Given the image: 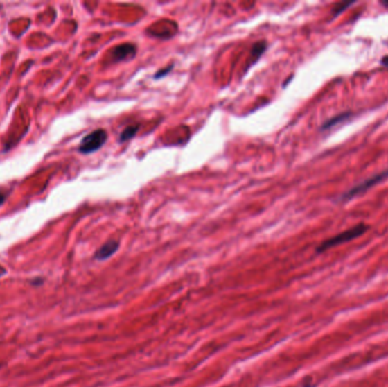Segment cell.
Listing matches in <instances>:
<instances>
[{
	"label": "cell",
	"mask_w": 388,
	"mask_h": 387,
	"mask_svg": "<svg viewBox=\"0 0 388 387\" xmlns=\"http://www.w3.org/2000/svg\"><path fill=\"white\" fill-rule=\"evenodd\" d=\"M368 230H369V226L367 224H363V223L355 225L353 227L349 228L346 231L342 232L340 234L330 237L328 240L324 241L323 243L317 248V252H325V251L332 249V248L338 247L341 244L348 243L350 241H353L358 239V237H362Z\"/></svg>",
	"instance_id": "cell-1"
},
{
	"label": "cell",
	"mask_w": 388,
	"mask_h": 387,
	"mask_svg": "<svg viewBox=\"0 0 388 387\" xmlns=\"http://www.w3.org/2000/svg\"><path fill=\"white\" fill-rule=\"evenodd\" d=\"M387 178L388 169H384L382 172L373 175V178H367V180L361 182V183L355 185V187H351L348 192H345L344 194H342V197L340 198V200H341L342 203L350 201V200L358 197V196L366 194L367 191L370 190L371 187H376V185L379 184V183H382V181H385Z\"/></svg>",
	"instance_id": "cell-2"
},
{
	"label": "cell",
	"mask_w": 388,
	"mask_h": 387,
	"mask_svg": "<svg viewBox=\"0 0 388 387\" xmlns=\"http://www.w3.org/2000/svg\"><path fill=\"white\" fill-rule=\"evenodd\" d=\"M107 139H108L107 132L103 130V128H98L96 131L91 132V133L85 135L82 139L80 147H78V151L85 153V155L96 153V151L104 147V144L107 142Z\"/></svg>",
	"instance_id": "cell-3"
},
{
	"label": "cell",
	"mask_w": 388,
	"mask_h": 387,
	"mask_svg": "<svg viewBox=\"0 0 388 387\" xmlns=\"http://www.w3.org/2000/svg\"><path fill=\"white\" fill-rule=\"evenodd\" d=\"M136 53V47L132 44H118L114 48L113 58L114 62H123V60H131Z\"/></svg>",
	"instance_id": "cell-4"
},
{
	"label": "cell",
	"mask_w": 388,
	"mask_h": 387,
	"mask_svg": "<svg viewBox=\"0 0 388 387\" xmlns=\"http://www.w3.org/2000/svg\"><path fill=\"white\" fill-rule=\"evenodd\" d=\"M118 249V241H108V242H106L104 246H101V247L98 249L97 252L94 255V258L97 260L108 259V258H110V257L113 256V255H115Z\"/></svg>",
	"instance_id": "cell-5"
},
{
	"label": "cell",
	"mask_w": 388,
	"mask_h": 387,
	"mask_svg": "<svg viewBox=\"0 0 388 387\" xmlns=\"http://www.w3.org/2000/svg\"><path fill=\"white\" fill-rule=\"evenodd\" d=\"M352 115H353V112H341V114L334 116L332 119H329L328 121H326V122L321 125L320 130H321V131H326V130H330V128H335L336 125L341 124V123L348 121L349 119H351V116Z\"/></svg>",
	"instance_id": "cell-6"
},
{
	"label": "cell",
	"mask_w": 388,
	"mask_h": 387,
	"mask_svg": "<svg viewBox=\"0 0 388 387\" xmlns=\"http://www.w3.org/2000/svg\"><path fill=\"white\" fill-rule=\"evenodd\" d=\"M267 49L266 41H259V42H256L254 44V47L251 49V60L250 64H254L259 60L261 55L265 53V50Z\"/></svg>",
	"instance_id": "cell-7"
},
{
	"label": "cell",
	"mask_w": 388,
	"mask_h": 387,
	"mask_svg": "<svg viewBox=\"0 0 388 387\" xmlns=\"http://www.w3.org/2000/svg\"><path fill=\"white\" fill-rule=\"evenodd\" d=\"M139 125H131L124 130V131L119 135V142H126V141L131 140L139 132Z\"/></svg>",
	"instance_id": "cell-8"
},
{
	"label": "cell",
	"mask_w": 388,
	"mask_h": 387,
	"mask_svg": "<svg viewBox=\"0 0 388 387\" xmlns=\"http://www.w3.org/2000/svg\"><path fill=\"white\" fill-rule=\"evenodd\" d=\"M354 3H355L354 1H349V3L343 1V3H337V5L333 8V17H337V16L341 15L342 12L348 10L349 7L353 6Z\"/></svg>",
	"instance_id": "cell-9"
},
{
	"label": "cell",
	"mask_w": 388,
	"mask_h": 387,
	"mask_svg": "<svg viewBox=\"0 0 388 387\" xmlns=\"http://www.w3.org/2000/svg\"><path fill=\"white\" fill-rule=\"evenodd\" d=\"M174 69V65H169L168 67H165V69H161L158 71V72L155 74L154 78H163L169 74V72Z\"/></svg>",
	"instance_id": "cell-10"
},
{
	"label": "cell",
	"mask_w": 388,
	"mask_h": 387,
	"mask_svg": "<svg viewBox=\"0 0 388 387\" xmlns=\"http://www.w3.org/2000/svg\"><path fill=\"white\" fill-rule=\"evenodd\" d=\"M380 64H382V66H385V67H388V55L382 57V60H380Z\"/></svg>",
	"instance_id": "cell-11"
},
{
	"label": "cell",
	"mask_w": 388,
	"mask_h": 387,
	"mask_svg": "<svg viewBox=\"0 0 388 387\" xmlns=\"http://www.w3.org/2000/svg\"><path fill=\"white\" fill-rule=\"evenodd\" d=\"M5 200H6V194H1V192H0V206L5 203Z\"/></svg>",
	"instance_id": "cell-12"
},
{
	"label": "cell",
	"mask_w": 388,
	"mask_h": 387,
	"mask_svg": "<svg viewBox=\"0 0 388 387\" xmlns=\"http://www.w3.org/2000/svg\"><path fill=\"white\" fill-rule=\"evenodd\" d=\"M382 5L384 7H386V8H388V0L387 1H382Z\"/></svg>",
	"instance_id": "cell-13"
},
{
	"label": "cell",
	"mask_w": 388,
	"mask_h": 387,
	"mask_svg": "<svg viewBox=\"0 0 388 387\" xmlns=\"http://www.w3.org/2000/svg\"><path fill=\"white\" fill-rule=\"evenodd\" d=\"M5 274V269L3 268V267H1V266H0V275H3Z\"/></svg>",
	"instance_id": "cell-14"
}]
</instances>
